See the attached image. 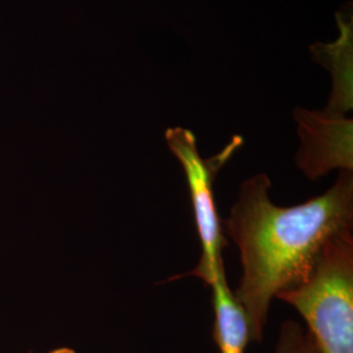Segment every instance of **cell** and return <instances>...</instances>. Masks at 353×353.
Instances as JSON below:
<instances>
[{"label":"cell","mask_w":353,"mask_h":353,"mask_svg":"<svg viewBox=\"0 0 353 353\" xmlns=\"http://www.w3.org/2000/svg\"><path fill=\"white\" fill-rule=\"evenodd\" d=\"M271 186L265 173L245 179L221 224L240 250L242 275L233 294L248 319L250 341L263 339L279 293L307 278L331 237L353 230V172L341 170L327 191L290 207L271 201Z\"/></svg>","instance_id":"1"},{"label":"cell","mask_w":353,"mask_h":353,"mask_svg":"<svg viewBox=\"0 0 353 353\" xmlns=\"http://www.w3.org/2000/svg\"><path fill=\"white\" fill-rule=\"evenodd\" d=\"M339 37L332 42H314L309 51L316 63L331 72L332 90L323 109L331 114L347 115L353 109V11L347 3L335 13Z\"/></svg>","instance_id":"5"},{"label":"cell","mask_w":353,"mask_h":353,"mask_svg":"<svg viewBox=\"0 0 353 353\" xmlns=\"http://www.w3.org/2000/svg\"><path fill=\"white\" fill-rule=\"evenodd\" d=\"M300 147L294 161L310 181H318L332 170L353 172V119L325 110L296 108Z\"/></svg>","instance_id":"4"},{"label":"cell","mask_w":353,"mask_h":353,"mask_svg":"<svg viewBox=\"0 0 353 353\" xmlns=\"http://www.w3.org/2000/svg\"><path fill=\"white\" fill-rule=\"evenodd\" d=\"M306 334L297 323L288 321L283 323L275 353H303Z\"/></svg>","instance_id":"7"},{"label":"cell","mask_w":353,"mask_h":353,"mask_svg":"<svg viewBox=\"0 0 353 353\" xmlns=\"http://www.w3.org/2000/svg\"><path fill=\"white\" fill-rule=\"evenodd\" d=\"M49 353H76L72 348H68V347H61V348H57V350H52Z\"/></svg>","instance_id":"9"},{"label":"cell","mask_w":353,"mask_h":353,"mask_svg":"<svg viewBox=\"0 0 353 353\" xmlns=\"http://www.w3.org/2000/svg\"><path fill=\"white\" fill-rule=\"evenodd\" d=\"M303 353H319L318 352V350H316L314 341L310 338L309 334H306V341H305V347H303Z\"/></svg>","instance_id":"8"},{"label":"cell","mask_w":353,"mask_h":353,"mask_svg":"<svg viewBox=\"0 0 353 353\" xmlns=\"http://www.w3.org/2000/svg\"><path fill=\"white\" fill-rule=\"evenodd\" d=\"M30 353H32V352H30Z\"/></svg>","instance_id":"10"},{"label":"cell","mask_w":353,"mask_h":353,"mask_svg":"<svg viewBox=\"0 0 353 353\" xmlns=\"http://www.w3.org/2000/svg\"><path fill=\"white\" fill-rule=\"evenodd\" d=\"M352 232L331 237L307 278L276 296L303 316L319 353H353Z\"/></svg>","instance_id":"2"},{"label":"cell","mask_w":353,"mask_h":353,"mask_svg":"<svg viewBox=\"0 0 353 353\" xmlns=\"http://www.w3.org/2000/svg\"><path fill=\"white\" fill-rule=\"evenodd\" d=\"M165 140L169 151L183 168L195 225L202 245L201 261L188 275L202 279L211 287L217 276L225 271L221 252L228 246L214 203V179L224 165L243 145V138L240 135L232 137L221 151L208 159L201 156L195 134L185 127L166 128Z\"/></svg>","instance_id":"3"},{"label":"cell","mask_w":353,"mask_h":353,"mask_svg":"<svg viewBox=\"0 0 353 353\" xmlns=\"http://www.w3.org/2000/svg\"><path fill=\"white\" fill-rule=\"evenodd\" d=\"M211 288L214 312L212 334L220 353L246 352L250 343L248 319L228 285L225 271L217 276Z\"/></svg>","instance_id":"6"}]
</instances>
